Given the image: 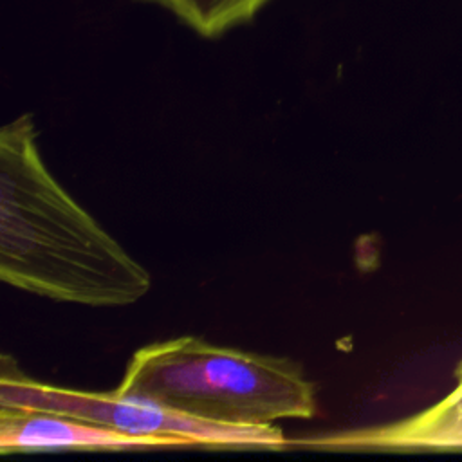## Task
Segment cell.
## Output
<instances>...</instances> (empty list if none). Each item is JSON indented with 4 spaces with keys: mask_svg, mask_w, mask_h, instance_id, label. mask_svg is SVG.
<instances>
[{
    "mask_svg": "<svg viewBox=\"0 0 462 462\" xmlns=\"http://www.w3.org/2000/svg\"><path fill=\"white\" fill-rule=\"evenodd\" d=\"M148 2H155V4H161L162 7L170 9V5H171V2H173V0H148Z\"/></svg>",
    "mask_w": 462,
    "mask_h": 462,
    "instance_id": "cell-7",
    "label": "cell"
},
{
    "mask_svg": "<svg viewBox=\"0 0 462 462\" xmlns=\"http://www.w3.org/2000/svg\"><path fill=\"white\" fill-rule=\"evenodd\" d=\"M116 392L227 426H273L316 413V388L300 365L197 336L139 348Z\"/></svg>",
    "mask_w": 462,
    "mask_h": 462,
    "instance_id": "cell-2",
    "label": "cell"
},
{
    "mask_svg": "<svg viewBox=\"0 0 462 462\" xmlns=\"http://www.w3.org/2000/svg\"><path fill=\"white\" fill-rule=\"evenodd\" d=\"M0 406L29 408L78 417L123 433L141 437H175L188 446L208 448H269L289 444L282 430L273 426H227L200 420L141 397L83 392L40 383L18 370L7 356L0 370Z\"/></svg>",
    "mask_w": 462,
    "mask_h": 462,
    "instance_id": "cell-3",
    "label": "cell"
},
{
    "mask_svg": "<svg viewBox=\"0 0 462 462\" xmlns=\"http://www.w3.org/2000/svg\"><path fill=\"white\" fill-rule=\"evenodd\" d=\"M31 114L0 130V278L58 301L119 307L152 287L148 271L47 170Z\"/></svg>",
    "mask_w": 462,
    "mask_h": 462,
    "instance_id": "cell-1",
    "label": "cell"
},
{
    "mask_svg": "<svg viewBox=\"0 0 462 462\" xmlns=\"http://www.w3.org/2000/svg\"><path fill=\"white\" fill-rule=\"evenodd\" d=\"M269 0H173L170 11L206 38L249 22Z\"/></svg>",
    "mask_w": 462,
    "mask_h": 462,
    "instance_id": "cell-6",
    "label": "cell"
},
{
    "mask_svg": "<svg viewBox=\"0 0 462 462\" xmlns=\"http://www.w3.org/2000/svg\"><path fill=\"white\" fill-rule=\"evenodd\" d=\"M455 386L435 404L393 422L289 440L321 449L370 451H462V357L453 372Z\"/></svg>",
    "mask_w": 462,
    "mask_h": 462,
    "instance_id": "cell-4",
    "label": "cell"
},
{
    "mask_svg": "<svg viewBox=\"0 0 462 462\" xmlns=\"http://www.w3.org/2000/svg\"><path fill=\"white\" fill-rule=\"evenodd\" d=\"M188 446L175 437H141L54 411L0 406V449H148Z\"/></svg>",
    "mask_w": 462,
    "mask_h": 462,
    "instance_id": "cell-5",
    "label": "cell"
}]
</instances>
